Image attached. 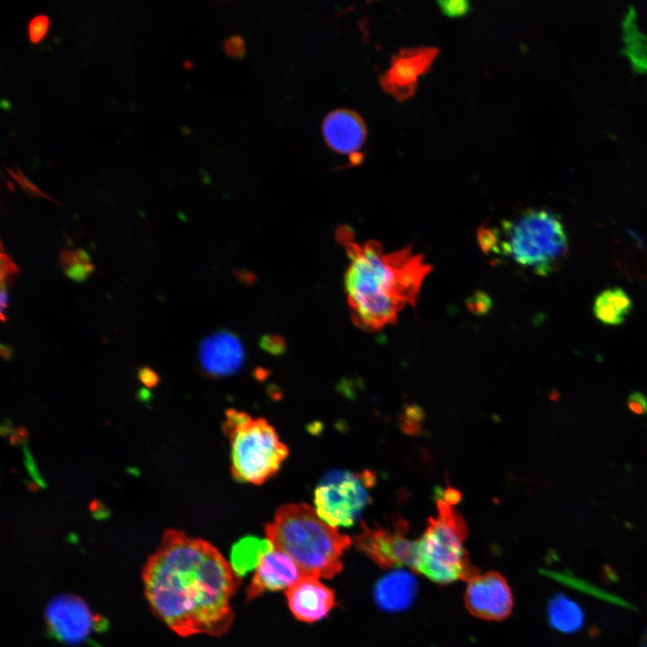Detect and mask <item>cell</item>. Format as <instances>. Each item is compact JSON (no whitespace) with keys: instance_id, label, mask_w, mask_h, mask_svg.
Wrapping results in <instances>:
<instances>
[{"instance_id":"cell-9","label":"cell","mask_w":647,"mask_h":647,"mask_svg":"<svg viewBox=\"0 0 647 647\" xmlns=\"http://www.w3.org/2000/svg\"><path fill=\"white\" fill-rule=\"evenodd\" d=\"M438 54L439 49L431 46L400 49L380 75L383 90L399 102L411 99L416 92L419 78L430 69Z\"/></svg>"},{"instance_id":"cell-20","label":"cell","mask_w":647,"mask_h":647,"mask_svg":"<svg viewBox=\"0 0 647 647\" xmlns=\"http://www.w3.org/2000/svg\"><path fill=\"white\" fill-rule=\"evenodd\" d=\"M627 237L617 248V264L627 275L644 278L647 276V250L634 234H630Z\"/></svg>"},{"instance_id":"cell-15","label":"cell","mask_w":647,"mask_h":647,"mask_svg":"<svg viewBox=\"0 0 647 647\" xmlns=\"http://www.w3.org/2000/svg\"><path fill=\"white\" fill-rule=\"evenodd\" d=\"M323 132L328 146L341 154L358 151L367 136L360 116L346 109L335 110L328 114L324 120Z\"/></svg>"},{"instance_id":"cell-8","label":"cell","mask_w":647,"mask_h":647,"mask_svg":"<svg viewBox=\"0 0 647 647\" xmlns=\"http://www.w3.org/2000/svg\"><path fill=\"white\" fill-rule=\"evenodd\" d=\"M409 524L398 517L385 527L362 525L352 538V544L381 568H412L417 540L409 536Z\"/></svg>"},{"instance_id":"cell-31","label":"cell","mask_w":647,"mask_h":647,"mask_svg":"<svg viewBox=\"0 0 647 647\" xmlns=\"http://www.w3.org/2000/svg\"><path fill=\"white\" fill-rule=\"evenodd\" d=\"M90 510L97 518H107L109 514L108 510L101 502L96 501L92 502Z\"/></svg>"},{"instance_id":"cell-7","label":"cell","mask_w":647,"mask_h":647,"mask_svg":"<svg viewBox=\"0 0 647 647\" xmlns=\"http://www.w3.org/2000/svg\"><path fill=\"white\" fill-rule=\"evenodd\" d=\"M375 482L369 471H335L326 475L315 491V510L332 527L353 525L370 502Z\"/></svg>"},{"instance_id":"cell-33","label":"cell","mask_w":647,"mask_h":647,"mask_svg":"<svg viewBox=\"0 0 647 647\" xmlns=\"http://www.w3.org/2000/svg\"><path fill=\"white\" fill-rule=\"evenodd\" d=\"M1 355L5 359H9L13 355V350L8 345L1 344Z\"/></svg>"},{"instance_id":"cell-32","label":"cell","mask_w":647,"mask_h":647,"mask_svg":"<svg viewBox=\"0 0 647 647\" xmlns=\"http://www.w3.org/2000/svg\"><path fill=\"white\" fill-rule=\"evenodd\" d=\"M137 398H138L141 402H144V403H148V402L151 400V397H152V396H151L152 394H151L150 391L147 390V389H146V388H141V389H139V391L137 392Z\"/></svg>"},{"instance_id":"cell-1","label":"cell","mask_w":647,"mask_h":647,"mask_svg":"<svg viewBox=\"0 0 647 647\" xmlns=\"http://www.w3.org/2000/svg\"><path fill=\"white\" fill-rule=\"evenodd\" d=\"M142 578L153 612L177 634L217 636L230 629V600L242 579L210 543L165 530Z\"/></svg>"},{"instance_id":"cell-17","label":"cell","mask_w":647,"mask_h":647,"mask_svg":"<svg viewBox=\"0 0 647 647\" xmlns=\"http://www.w3.org/2000/svg\"><path fill=\"white\" fill-rule=\"evenodd\" d=\"M274 550L273 544L268 538L253 536L243 537L231 549L230 565L235 573L242 578L257 569L262 558Z\"/></svg>"},{"instance_id":"cell-4","label":"cell","mask_w":647,"mask_h":647,"mask_svg":"<svg viewBox=\"0 0 647 647\" xmlns=\"http://www.w3.org/2000/svg\"><path fill=\"white\" fill-rule=\"evenodd\" d=\"M265 534L279 550L298 566L304 576L332 579L343 569L341 557L352 538L319 517L306 503L281 506Z\"/></svg>"},{"instance_id":"cell-22","label":"cell","mask_w":647,"mask_h":647,"mask_svg":"<svg viewBox=\"0 0 647 647\" xmlns=\"http://www.w3.org/2000/svg\"><path fill=\"white\" fill-rule=\"evenodd\" d=\"M59 258L66 275L72 280L84 281L93 270V265L84 250H64Z\"/></svg>"},{"instance_id":"cell-24","label":"cell","mask_w":647,"mask_h":647,"mask_svg":"<svg viewBox=\"0 0 647 647\" xmlns=\"http://www.w3.org/2000/svg\"><path fill=\"white\" fill-rule=\"evenodd\" d=\"M442 13L449 17H458L466 14L470 10V4L465 0L439 1Z\"/></svg>"},{"instance_id":"cell-5","label":"cell","mask_w":647,"mask_h":647,"mask_svg":"<svg viewBox=\"0 0 647 647\" xmlns=\"http://www.w3.org/2000/svg\"><path fill=\"white\" fill-rule=\"evenodd\" d=\"M459 496L451 488L439 493L437 514L429 518L423 535L417 540L412 569L440 585L467 581L480 572L465 547L466 524L454 507Z\"/></svg>"},{"instance_id":"cell-10","label":"cell","mask_w":647,"mask_h":647,"mask_svg":"<svg viewBox=\"0 0 647 647\" xmlns=\"http://www.w3.org/2000/svg\"><path fill=\"white\" fill-rule=\"evenodd\" d=\"M465 604L473 616L487 620L507 618L513 607V596L505 578L498 572H478L467 581Z\"/></svg>"},{"instance_id":"cell-13","label":"cell","mask_w":647,"mask_h":647,"mask_svg":"<svg viewBox=\"0 0 647 647\" xmlns=\"http://www.w3.org/2000/svg\"><path fill=\"white\" fill-rule=\"evenodd\" d=\"M244 347L232 332L219 331L205 338L199 349V359L205 372L213 377L235 373L243 364Z\"/></svg>"},{"instance_id":"cell-30","label":"cell","mask_w":647,"mask_h":647,"mask_svg":"<svg viewBox=\"0 0 647 647\" xmlns=\"http://www.w3.org/2000/svg\"><path fill=\"white\" fill-rule=\"evenodd\" d=\"M226 51L230 56L239 57L244 52V44L239 38H231L225 44Z\"/></svg>"},{"instance_id":"cell-14","label":"cell","mask_w":647,"mask_h":647,"mask_svg":"<svg viewBox=\"0 0 647 647\" xmlns=\"http://www.w3.org/2000/svg\"><path fill=\"white\" fill-rule=\"evenodd\" d=\"M302 577V572L293 560L275 549L266 554L257 567L246 590V602L268 591L288 589Z\"/></svg>"},{"instance_id":"cell-16","label":"cell","mask_w":647,"mask_h":647,"mask_svg":"<svg viewBox=\"0 0 647 647\" xmlns=\"http://www.w3.org/2000/svg\"><path fill=\"white\" fill-rule=\"evenodd\" d=\"M416 581L405 572H394L381 578L375 586V599L380 608L398 611L406 608L416 593Z\"/></svg>"},{"instance_id":"cell-26","label":"cell","mask_w":647,"mask_h":647,"mask_svg":"<svg viewBox=\"0 0 647 647\" xmlns=\"http://www.w3.org/2000/svg\"><path fill=\"white\" fill-rule=\"evenodd\" d=\"M18 268L13 260L2 251L1 253V288H6L7 282L17 274Z\"/></svg>"},{"instance_id":"cell-6","label":"cell","mask_w":647,"mask_h":647,"mask_svg":"<svg viewBox=\"0 0 647 647\" xmlns=\"http://www.w3.org/2000/svg\"><path fill=\"white\" fill-rule=\"evenodd\" d=\"M231 449V473L240 482L261 484L272 477L288 455L273 426L263 418L229 409L223 423Z\"/></svg>"},{"instance_id":"cell-23","label":"cell","mask_w":647,"mask_h":647,"mask_svg":"<svg viewBox=\"0 0 647 647\" xmlns=\"http://www.w3.org/2000/svg\"><path fill=\"white\" fill-rule=\"evenodd\" d=\"M49 19L45 14L34 15L28 23L29 40L31 43H39L49 32Z\"/></svg>"},{"instance_id":"cell-29","label":"cell","mask_w":647,"mask_h":647,"mask_svg":"<svg viewBox=\"0 0 647 647\" xmlns=\"http://www.w3.org/2000/svg\"><path fill=\"white\" fill-rule=\"evenodd\" d=\"M137 377L141 383L148 388L155 387L160 381L159 375L154 369L146 366L138 369Z\"/></svg>"},{"instance_id":"cell-25","label":"cell","mask_w":647,"mask_h":647,"mask_svg":"<svg viewBox=\"0 0 647 647\" xmlns=\"http://www.w3.org/2000/svg\"><path fill=\"white\" fill-rule=\"evenodd\" d=\"M5 168L7 172H9L10 175L22 186V188L28 194H32L34 196H43L54 201V199L42 192L36 185H34L30 180H28L18 167H16L17 172H14L8 167Z\"/></svg>"},{"instance_id":"cell-21","label":"cell","mask_w":647,"mask_h":647,"mask_svg":"<svg viewBox=\"0 0 647 647\" xmlns=\"http://www.w3.org/2000/svg\"><path fill=\"white\" fill-rule=\"evenodd\" d=\"M540 572L548 577L551 578L562 584H564L568 587H571L572 589H575L577 590H580L583 593H586L588 595H590L594 598H597L598 599H601L603 601H607L608 603L616 605L618 607H622L633 611H636L637 607H635L632 603L623 599L622 598L607 592L581 578H578L577 576H574L573 574L566 572H557V571H551V570H544L541 569Z\"/></svg>"},{"instance_id":"cell-34","label":"cell","mask_w":647,"mask_h":647,"mask_svg":"<svg viewBox=\"0 0 647 647\" xmlns=\"http://www.w3.org/2000/svg\"><path fill=\"white\" fill-rule=\"evenodd\" d=\"M641 646H642V647H647V628H646V630H645V632H644V634H643V640H642Z\"/></svg>"},{"instance_id":"cell-36","label":"cell","mask_w":647,"mask_h":647,"mask_svg":"<svg viewBox=\"0 0 647 647\" xmlns=\"http://www.w3.org/2000/svg\"><path fill=\"white\" fill-rule=\"evenodd\" d=\"M6 183H7V185L9 186V189L13 191V185L10 182H8V181L6 182Z\"/></svg>"},{"instance_id":"cell-12","label":"cell","mask_w":647,"mask_h":647,"mask_svg":"<svg viewBox=\"0 0 647 647\" xmlns=\"http://www.w3.org/2000/svg\"><path fill=\"white\" fill-rule=\"evenodd\" d=\"M294 616L312 623L325 617L335 604L334 591L318 578L304 576L286 591Z\"/></svg>"},{"instance_id":"cell-2","label":"cell","mask_w":647,"mask_h":647,"mask_svg":"<svg viewBox=\"0 0 647 647\" xmlns=\"http://www.w3.org/2000/svg\"><path fill=\"white\" fill-rule=\"evenodd\" d=\"M349 264L344 284L354 323L378 331L415 306L432 266L412 246L386 251L376 241L358 243L344 235Z\"/></svg>"},{"instance_id":"cell-19","label":"cell","mask_w":647,"mask_h":647,"mask_svg":"<svg viewBox=\"0 0 647 647\" xmlns=\"http://www.w3.org/2000/svg\"><path fill=\"white\" fill-rule=\"evenodd\" d=\"M632 309L631 297L623 288L617 287L603 290L593 304L596 318L607 325L625 323Z\"/></svg>"},{"instance_id":"cell-35","label":"cell","mask_w":647,"mask_h":647,"mask_svg":"<svg viewBox=\"0 0 647 647\" xmlns=\"http://www.w3.org/2000/svg\"><path fill=\"white\" fill-rule=\"evenodd\" d=\"M1 106H2V108H4V109H7L6 107L9 108V107H10V104H9V102H8L7 101L3 100V101L1 102Z\"/></svg>"},{"instance_id":"cell-11","label":"cell","mask_w":647,"mask_h":647,"mask_svg":"<svg viewBox=\"0 0 647 647\" xmlns=\"http://www.w3.org/2000/svg\"><path fill=\"white\" fill-rule=\"evenodd\" d=\"M45 617L50 633L69 644L84 641L99 620L83 599L66 594L54 598L49 602Z\"/></svg>"},{"instance_id":"cell-18","label":"cell","mask_w":647,"mask_h":647,"mask_svg":"<svg viewBox=\"0 0 647 647\" xmlns=\"http://www.w3.org/2000/svg\"><path fill=\"white\" fill-rule=\"evenodd\" d=\"M547 618L549 625L555 631L572 634L583 627L585 616L577 602L558 592L548 600Z\"/></svg>"},{"instance_id":"cell-27","label":"cell","mask_w":647,"mask_h":647,"mask_svg":"<svg viewBox=\"0 0 647 647\" xmlns=\"http://www.w3.org/2000/svg\"><path fill=\"white\" fill-rule=\"evenodd\" d=\"M627 408L635 415H644L647 413V397L640 393H632L627 398Z\"/></svg>"},{"instance_id":"cell-28","label":"cell","mask_w":647,"mask_h":647,"mask_svg":"<svg viewBox=\"0 0 647 647\" xmlns=\"http://www.w3.org/2000/svg\"><path fill=\"white\" fill-rule=\"evenodd\" d=\"M23 452H24L25 466H26L29 474L34 480V483H37V485H39L40 487H45L46 486L45 482L42 479V477L35 465V462H34L30 451L28 450V448L26 447L23 448Z\"/></svg>"},{"instance_id":"cell-3","label":"cell","mask_w":647,"mask_h":647,"mask_svg":"<svg viewBox=\"0 0 647 647\" xmlns=\"http://www.w3.org/2000/svg\"><path fill=\"white\" fill-rule=\"evenodd\" d=\"M482 251L495 261L529 270L539 276L553 273L566 257L568 235L560 217L544 208L484 225L478 231Z\"/></svg>"}]
</instances>
